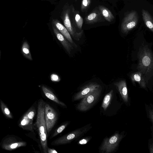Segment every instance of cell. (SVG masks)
Segmentation results:
<instances>
[{
  "mask_svg": "<svg viewBox=\"0 0 153 153\" xmlns=\"http://www.w3.org/2000/svg\"><path fill=\"white\" fill-rule=\"evenodd\" d=\"M123 137L122 134L117 133L110 137L105 138L100 148V151L106 153L113 152L117 149Z\"/></svg>",
  "mask_w": 153,
  "mask_h": 153,
  "instance_id": "obj_6",
  "label": "cell"
},
{
  "mask_svg": "<svg viewBox=\"0 0 153 153\" xmlns=\"http://www.w3.org/2000/svg\"><path fill=\"white\" fill-rule=\"evenodd\" d=\"M103 17L100 10L96 9L85 18V21L87 24H93L104 21Z\"/></svg>",
  "mask_w": 153,
  "mask_h": 153,
  "instance_id": "obj_12",
  "label": "cell"
},
{
  "mask_svg": "<svg viewBox=\"0 0 153 153\" xmlns=\"http://www.w3.org/2000/svg\"><path fill=\"white\" fill-rule=\"evenodd\" d=\"M69 122H66L60 126L54 131L52 135L51 136L50 139L52 138L57 135L61 133L66 127L69 124Z\"/></svg>",
  "mask_w": 153,
  "mask_h": 153,
  "instance_id": "obj_21",
  "label": "cell"
},
{
  "mask_svg": "<svg viewBox=\"0 0 153 153\" xmlns=\"http://www.w3.org/2000/svg\"><path fill=\"white\" fill-rule=\"evenodd\" d=\"M100 86L96 89L82 98L77 105V109L82 111H87L95 103L99 98L102 91Z\"/></svg>",
  "mask_w": 153,
  "mask_h": 153,
  "instance_id": "obj_5",
  "label": "cell"
},
{
  "mask_svg": "<svg viewBox=\"0 0 153 153\" xmlns=\"http://www.w3.org/2000/svg\"><path fill=\"white\" fill-rule=\"evenodd\" d=\"M64 26L67 29L71 36L76 40H79L83 33V30L78 33L76 32L72 22L71 6L67 3L65 4L62 11L61 17Z\"/></svg>",
  "mask_w": 153,
  "mask_h": 153,
  "instance_id": "obj_3",
  "label": "cell"
},
{
  "mask_svg": "<svg viewBox=\"0 0 153 153\" xmlns=\"http://www.w3.org/2000/svg\"><path fill=\"white\" fill-rule=\"evenodd\" d=\"M138 54L139 62L137 69L143 74L151 73L153 68L152 53L146 46L140 49Z\"/></svg>",
  "mask_w": 153,
  "mask_h": 153,
  "instance_id": "obj_2",
  "label": "cell"
},
{
  "mask_svg": "<svg viewBox=\"0 0 153 153\" xmlns=\"http://www.w3.org/2000/svg\"><path fill=\"white\" fill-rule=\"evenodd\" d=\"M99 8L103 17L106 21L111 22L113 20L114 18V16L108 9L101 5L99 6Z\"/></svg>",
  "mask_w": 153,
  "mask_h": 153,
  "instance_id": "obj_18",
  "label": "cell"
},
{
  "mask_svg": "<svg viewBox=\"0 0 153 153\" xmlns=\"http://www.w3.org/2000/svg\"><path fill=\"white\" fill-rule=\"evenodd\" d=\"M70 6L71 18L73 22L79 29H81L83 23V18L80 15L79 11L75 10L73 5Z\"/></svg>",
  "mask_w": 153,
  "mask_h": 153,
  "instance_id": "obj_14",
  "label": "cell"
},
{
  "mask_svg": "<svg viewBox=\"0 0 153 153\" xmlns=\"http://www.w3.org/2000/svg\"><path fill=\"white\" fill-rule=\"evenodd\" d=\"M90 125L77 129L54 140L51 144L58 146L69 143L76 139L80 137L90 129Z\"/></svg>",
  "mask_w": 153,
  "mask_h": 153,
  "instance_id": "obj_4",
  "label": "cell"
},
{
  "mask_svg": "<svg viewBox=\"0 0 153 153\" xmlns=\"http://www.w3.org/2000/svg\"><path fill=\"white\" fill-rule=\"evenodd\" d=\"M35 114V112L33 111H30L27 114L28 118L31 120H32L34 117Z\"/></svg>",
  "mask_w": 153,
  "mask_h": 153,
  "instance_id": "obj_25",
  "label": "cell"
},
{
  "mask_svg": "<svg viewBox=\"0 0 153 153\" xmlns=\"http://www.w3.org/2000/svg\"><path fill=\"white\" fill-rule=\"evenodd\" d=\"M4 112L5 113L7 114H9L10 113V111L9 109L7 108H4Z\"/></svg>",
  "mask_w": 153,
  "mask_h": 153,
  "instance_id": "obj_30",
  "label": "cell"
},
{
  "mask_svg": "<svg viewBox=\"0 0 153 153\" xmlns=\"http://www.w3.org/2000/svg\"><path fill=\"white\" fill-rule=\"evenodd\" d=\"M53 32L58 40L61 43L66 51L71 54V51L74 48L71 44L52 24Z\"/></svg>",
  "mask_w": 153,
  "mask_h": 153,
  "instance_id": "obj_11",
  "label": "cell"
},
{
  "mask_svg": "<svg viewBox=\"0 0 153 153\" xmlns=\"http://www.w3.org/2000/svg\"><path fill=\"white\" fill-rule=\"evenodd\" d=\"M143 20L146 26L152 32H153V21L150 14L147 11L143 9L142 11Z\"/></svg>",
  "mask_w": 153,
  "mask_h": 153,
  "instance_id": "obj_17",
  "label": "cell"
},
{
  "mask_svg": "<svg viewBox=\"0 0 153 153\" xmlns=\"http://www.w3.org/2000/svg\"><path fill=\"white\" fill-rule=\"evenodd\" d=\"M18 146V144L17 143H15L12 144L10 146V147L11 148H16Z\"/></svg>",
  "mask_w": 153,
  "mask_h": 153,
  "instance_id": "obj_29",
  "label": "cell"
},
{
  "mask_svg": "<svg viewBox=\"0 0 153 153\" xmlns=\"http://www.w3.org/2000/svg\"><path fill=\"white\" fill-rule=\"evenodd\" d=\"M51 80L54 82H58L59 81V77L55 74H53L51 76Z\"/></svg>",
  "mask_w": 153,
  "mask_h": 153,
  "instance_id": "obj_24",
  "label": "cell"
},
{
  "mask_svg": "<svg viewBox=\"0 0 153 153\" xmlns=\"http://www.w3.org/2000/svg\"><path fill=\"white\" fill-rule=\"evenodd\" d=\"M90 138H84L80 140L78 143V144L81 145H84L87 143L90 140Z\"/></svg>",
  "mask_w": 153,
  "mask_h": 153,
  "instance_id": "obj_23",
  "label": "cell"
},
{
  "mask_svg": "<svg viewBox=\"0 0 153 153\" xmlns=\"http://www.w3.org/2000/svg\"><path fill=\"white\" fill-rule=\"evenodd\" d=\"M138 21V14L135 10L131 11L123 19L121 25V31L127 34L135 27Z\"/></svg>",
  "mask_w": 153,
  "mask_h": 153,
  "instance_id": "obj_7",
  "label": "cell"
},
{
  "mask_svg": "<svg viewBox=\"0 0 153 153\" xmlns=\"http://www.w3.org/2000/svg\"><path fill=\"white\" fill-rule=\"evenodd\" d=\"M22 50L23 55L26 58L30 60H33L30 51L29 46L27 42L23 43Z\"/></svg>",
  "mask_w": 153,
  "mask_h": 153,
  "instance_id": "obj_20",
  "label": "cell"
},
{
  "mask_svg": "<svg viewBox=\"0 0 153 153\" xmlns=\"http://www.w3.org/2000/svg\"><path fill=\"white\" fill-rule=\"evenodd\" d=\"M28 121L27 120L24 119L22 121L21 124L22 125H25L27 123Z\"/></svg>",
  "mask_w": 153,
  "mask_h": 153,
  "instance_id": "obj_28",
  "label": "cell"
},
{
  "mask_svg": "<svg viewBox=\"0 0 153 153\" xmlns=\"http://www.w3.org/2000/svg\"><path fill=\"white\" fill-rule=\"evenodd\" d=\"M41 88L43 92L47 97L62 106L66 107V105L60 101L49 88L44 85H42Z\"/></svg>",
  "mask_w": 153,
  "mask_h": 153,
  "instance_id": "obj_15",
  "label": "cell"
},
{
  "mask_svg": "<svg viewBox=\"0 0 153 153\" xmlns=\"http://www.w3.org/2000/svg\"><path fill=\"white\" fill-rule=\"evenodd\" d=\"M53 25L57 30L67 39L75 48H77L76 45L73 40L68 30L64 25H62L58 20L53 19L52 22Z\"/></svg>",
  "mask_w": 153,
  "mask_h": 153,
  "instance_id": "obj_10",
  "label": "cell"
},
{
  "mask_svg": "<svg viewBox=\"0 0 153 153\" xmlns=\"http://www.w3.org/2000/svg\"><path fill=\"white\" fill-rule=\"evenodd\" d=\"M100 86L95 83H91L87 85L74 95L73 101H76L83 98Z\"/></svg>",
  "mask_w": 153,
  "mask_h": 153,
  "instance_id": "obj_9",
  "label": "cell"
},
{
  "mask_svg": "<svg viewBox=\"0 0 153 153\" xmlns=\"http://www.w3.org/2000/svg\"><path fill=\"white\" fill-rule=\"evenodd\" d=\"M113 94V90H111L104 97L102 103V107L105 111L106 110L110 104Z\"/></svg>",
  "mask_w": 153,
  "mask_h": 153,
  "instance_id": "obj_19",
  "label": "cell"
},
{
  "mask_svg": "<svg viewBox=\"0 0 153 153\" xmlns=\"http://www.w3.org/2000/svg\"><path fill=\"white\" fill-rule=\"evenodd\" d=\"M91 3V0H82L81 6L82 12H84L88 8Z\"/></svg>",
  "mask_w": 153,
  "mask_h": 153,
  "instance_id": "obj_22",
  "label": "cell"
},
{
  "mask_svg": "<svg viewBox=\"0 0 153 153\" xmlns=\"http://www.w3.org/2000/svg\"><path fill=\"white\" fill-rule=\"evenodd\" d=\"M48 153H57V152L54 149H51L48 148L47 149Z\"/></svg>",
  "mask_w": 153,
  "mask_h": 153,
  "instance_id": "obj_26",
  "label": "cell"
},
{
  "mask_svg": "<svg viewBox=\"0 0 153 153\" xmlns=\"http://www.w3.org/2000/svg\"><path fill=\"white\" fill-rule=\"evenodd\" d=\"M149 117L150 118V119L151 120L152 122H153V110L150 111H149Z\"/></svg>",
  "mask_w": 153,
  "mask_h": 153,
  "instance_id": "obj_27",
  "label": "cell"
},
{
  "mask_svg": "<svg viewBox=\"0 0 153 153\" xmlns=\"http://www.w3.org/2000/svg\"><path fill=\"white\" fill-rule=\"evenodd\" d=\"M45 117L47 134L54 126L57 120V113L49 104L45 103Z\"/></svg>",
  "mask_w": 153,
  "mask_h": 153,
  "instance_id": "obj_8",
  "label": "cell"
},
{
  "mask_svg": "<svg viewBox=\"0 0 153 153\" xmlns=\"http://www.w3.org/2000/svg\"><path fill=\"white\" fill-rule=\"evenodd\" d=\"M130 78L132 82L138 83L140 86L143 88L146 87V82L143 74L138 71L132 74L130 76Z\"/></svg>",
  "mask_w": 153,
  "mask_h": 153,
  "instance_id": "obj_16",
  "label": "cell"
},
{
  "mask_svg": "<svg viewBox=\"0 0 153 153\" xmlns=\"http://www.w3.org/2000/svg\"><path fill=\"white\" fill-rule=\"evenodd\" d=\"M45 102L42 99L39 101L36 123L43 152L48 153V134L45 117Z\"/></svg>",
  "mask_w": 153,
  "mask_h": 153,
  "instance_id": "obj_1",
  "label": "cell"
},
{
  "mask_svg": "<svg viewBox=\"0 0 153 153\" xmlns=\"http://www.w3.org/2000/svg\"><path fill=\"white\" fill-rule=\"evenodd\" d=\"M114 85L117 88L123 101L127 102L128 101V95L126 81L121 80L114 83Z\"/></svg>",
  "mask_w": 153,
  "mask_h": 153,
  "instance_id": "obj_13",
  "label": "cell"
}]
</instances>
